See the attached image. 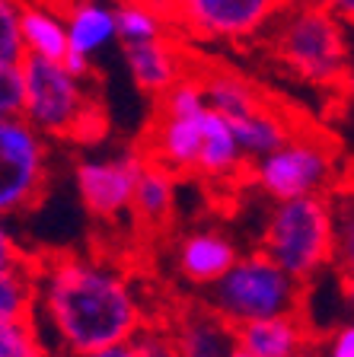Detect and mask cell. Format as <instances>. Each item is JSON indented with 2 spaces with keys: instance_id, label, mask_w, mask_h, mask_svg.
I'll use <instances>...</instances> for the list:
<instances>
[{
  "instance_id": "1",
  "label": "cell",
  "mask_w": 354,
  "mask_h": 357,
  "mask_svg": "<svg viewBox=\"0 0 354 357\" xmlns=\"http://www.w3.org/2000/svg\"><path fill=\"white\" fill-rule=\"evenodd\" d=\"M32 316L58 357H83L128 342L150 326L147 306L125 268L80 252L36 259Z\"/></svg>"
},
{
  "instance_id": "2",
  "label": "cell",
  "mask_w": 354,
  "mask_h": 357,
  "mask_svg": "<svg viewBox=\"0 0 354 357\" xmlns=\"http://www.w3.org/2000/svg\"><path fill=\"white\" fill-rule=\"evenodd\" d=\"M22 109L20 115L48 141H96L105 131V115L89 74H74L64 61L22 54Z\"/></svg>"
},
{
  "instance_id": "3",
  "label": "cell",
  "mask_w": 354,
  "mask_h": 357,
  "mask_svg": "<svg viewBox=\"0 0 354 357\" xmlns=\"http://www.w3.org/2000/svg\"><path fill=\"white\" fill-rule=\"evenodd\" d=\"M272 29V52L297 80L341 89L351 26L325 3H284Z\"/></svg>"
},
{
  "instance_id": "4",
  "label": "cell",
  "mask_w": 354,
  "mask_h": 357,
  "mask_svg": "<svg viewBox=\"0 0 354 357\" xmlns=\"http://www.w3.org/2000/svg\"><path fill=\"white\" fill-rule=\"evenodd\" d=\"M332 204L329 195L272 201L258 249L288 275L310 284L332 271Z\"/></svg>"
},
{
  "instance_id": "5",
  "label": "cell",
  "mask_w": 354,
  "mask_h": 357,
  "mask_svg": "<svg viewBox=\"0 0 354 357\" xmlns=\"http://www.w3.org/2000/svg\"><path fill=\"white\" fill-rule=\"evenodd\" d=\"M307 284L288 275L272 255L262 249L239 252L236 261L205 287V303L221 312L230 326H243L265 316L300 312Z\"/></svg>"
},
{
  "instance_id": "6",
  "label": "cell",
  "mask_w": 354,
  "mask_h": 357,
  "mask_svg": "<svg viewBox=\"0 0 354 357\" xmlns=\"http://www.w3.org/2000/svg\"><path fill=\"white\" fill-rule=\"evenodd\" d=\"M335 144L323 131L297 128L278 150L252 160L249 182L272 201L303 198V195H329L335 182Z\"/></svg>"
},
{
  "instance_id": "7",
  "label": "cell",
  "mask_w": 354,
  "mask_h": 357,
  "mask_svg": "<svg viewBox=\"0 0 354 357\" xmlns=\"http://www.w3.org/2000/svg\"><path fill=\"white\" fill-rule=\"evenodd\" d=\"M52 185L48 137L22 115L0 119V220L36 211Z\"/></svg>"
},
{
  "instance_id": "8",
  "label": "cell",
  "mask_w": 354,
  "mask_h": 357,
  "mask_svg": "<svg viewBox=\"0 0 354 357\" xmlns=\"http://www.w3.org/2000/svg\"><path fill=\"white\" fill-rule=\"evenodd\" d=\"M284 3L288 0H179L170 22L201 42H246L268 32Z\"/></svg>"
},
{
  "instance_id": "9",
  "label": "cell",
  "mask_w": 354,
  "mask_h": 357,
  "mask_svg": "<svg viewBox=\"0 0 354 357\" xmlns=\"http://www.w3.org/2000/svg\"><path fill=\"white\" fill-rule=\"evenodd\" d=\"M140 166H144L140 150L80 160L74 166V182L87 214L96 220H118V217L131 214V195Z\"/></svg>"
},
{
  "instance_id": "10",
  "label": "cell",
  "mask_w": 354,
  "mask_h": 357,
  "mask_svg": "<svg viewBox=\"0 0 354 357\" xmlns=\"http://www.w3.org/2000/svg\"><path fill=\"white\" fill-rule=\"evenodd\" d=\"M205 109L198 112H160L144 141V160L166 166L176 176H195L201 153V134H205Z\"/></svg>"
},
{
  "instance_id": "11",
  "label": "cell",
  "mask_w": 354,
  "mask_h": 357,
  "mask_svg": "<svg viewBox=\"0 0 354 357\" xmlns=\"http://www.w3.org/2000/svg\"><path fill=\"white\" fill-rule=\"evenodd\" d=\"M176 357H227L236 348V326L207 303H192L172 312L166 322Z\"/></svg>"
},
{
  "instance_id": "12",
  "label": "cell",
  "mask_w": 354,
  "mask_h": 357,
  "mask_svg": "<svg viewBox=\"0 0 354 357\" xmlns=\"http://www.w3.org/2000/svg\"><path fill=\"white\" fill-rule=\"evenodd\" d=\"M125 48V67L131 74L134 86L144 93V96L160 99L166 89L176 80H182L192 67L189 58L179 48V42L170 36L150 38V42H138V45H121Z\"/></svg>"
},
{
  "instance_id": "13",
  "label": "cell",
  "mask_w": 354,
  "mask_h": 357,
  "mask_svg": "<svg viewBox=\"0 0 354 357\" xmlns=\"http://www.w3.org/2000/svg\"><path fill=\"white\" fill-rule=\"evenodd\" d=\"M236 255H239V245L223 230L198 227V230H189L185 236H179L172 261H176V271L185 281L205 290L233 265Z\"/></svg>"
},
{
  "instance_id": "14",
  "label": "cell",
  "mask_w": 354,
  "mask_h": 357,
  "mask_svg": "<svg viewBox=\"0 0 354 357\" xmlns=\"http://www.w3.org/2000/svg\"><path fill=\"white\" fill-rule=\"evenodd\" d=\"M67 22V58L74 74H89V64L109 42H115V7L103 0H74L64 16Z\"/></svg>"
},
{
  "instance_id": "15",
  "label": "cell",
  "mask_w": 354,
  "mask_h": 357,
  "mask_svg": "<svg viewBox=\"0 0 354 357\" xmlns=\"http://www.w3.org/2000/svg\"><path fill=\"white\" fill-rule=\"evenodd\" d=\"M313 342L316 335L303 312H281L236 326V344L252 357H300Z\"/></svg>"
},
{
  "instance_id": "16",
  "label": "cell",
  "mask_w": 354,
  "mask_h": 357,
  "mask_svg": "<svg viewBox=\"0 0 354 357\" xmlns=\"http://www.w3.org/2000/svg\"><path fill=\"white\" fill-rule=\"evenodd\" d=\"M195 74L205 89L207 109H214L217 115H223L227 121H236L249 115L252 109L265 105V93L249 80V77L236 74L230 67H195Z\"/></svg>"
},
{
  "instance_id": "17",
  "label": "cell",
  "mask_w": 354,
  "mask_h": 357,
  "mask_svg": "<svg viewBox=\"0 0 354 357\" xmlns=\"http://www.w3.org/2000/svg\"><path fill=\"white\" fill-rule=\"evenodd\" d=\"M230 128H233L236 144L243 150L246 163H252L258 156L278 150L300 125H297V119L288 109H281V105H274V102H265V105H258V109H252L249 115H243V119L230 121Z\"/></svg>"
},
{
  "instance_id": "18",
  "label": "cell",
  "mask_w": 354,
  "mask_h": 357,
  "mask_svg": "<svg viewBox=\"0 0 354 357\" xmlns=\"http://www.w3.org/2000/svg\"><path fill=\"white\" fill-rule=\"evenodd\" d=\"M246 156L236 144V134L230 128V121L223 115H217L214 109L205 112V134H201V153L195 176L211 178V182H230L246 169Z\"/></svg>"
},
{
  "instance_id": "19",
  "label": "cell",
  "mask_w": 354,
  "mask_h": 357,
  "mask_svg": "<svg viewBox=\"0 0 354 357\" xmlns=\"http://www.w3.org/2000/svg\"><path fill=\"white\" fill-rule=\"evenodd\" d=\"M176 172L144 160L131 195V217L140 227H163L176 211Z\"/></svg>"
},
{
  "instance_id": "20",
  "label": "cell",
  "mask_w": 354,
  "mask_h": 357,
  "mask_svg": "<svg viewBox=\"0 0 354 357\" xmlns=\"http://www.w3.org/2000/svg\"><path fill=\"white\" fill-rule=\"evenodd\" d=\"M20 42L22 54L45 61L67 58V22L61 13L42 3H22L20 13Z\"/></svg>"
},
{
  "instance_id": "21",
  "label": "cell",
  "mask_w": 354,
  "mask_h": 357,
  "mask_svg": "<svg viewBox=\"0 0 354 357\" xmlns=\"http://www.w3.org/2000/svg\"><path fill=\"white\" fill-rule=\"evenodd\" d=\"M36 312V259L0 265V322L22 319Z\"/></svg>"
},
{
  "instance_id": "22",
  "label": "cell",
  "mask_w": 354,
  "mask_h": 357,
  "mask_svg": "<svg viewBox=\"0 0 354 357\" xmlns=\"http://www.w3.org/2000/svg\"><path fill=\"white\" fill-rule=\"evenodd\" d=\"M172 22L166 13L140 3V0H121L115 7V38L121 45H138L150 38L170 36Z\"/></svg>"
},
{
  "instance_id": "23",
  "label": "cell",
  "mask_w": 354,
  "mask_h": 357,
  "mask_svg": "<svg viewBox=\"0 0 354 357\" xmlns=\"http://www.w3.org/2000/svg\"><path fill=\"white\" fill-rule=\"evenodd\" d=\"M332 204V268L354 271V192L329 198Z\"/></svg>"
},
{
  "instance_id": "24",
  "label": "cell",
  "mask_w": 354,
  "mask_h": 357,
  "mask_svg": "<svg viewBox=\"0 0 354 357\" xmlns=\"http://www.w3.org/2000/svg\"><path fill=\"white\" fill-rule=\"evenodd\" d=\"M48 342L36 316L0 322V357H48Z\"/></svg>"
},
{
  "instance_id": "25",
  "label": "cell",
  "mask_w": 354,
  "mask_h": 357,
  "mask_svg": "<svg viewBox=\"0 0 354 357\" xmlns=\"http://www.w3.org/2000/svg\"><path fill=\"white\" fill-rule=\"evenodd\" d=\"M83 357H176V348H172V338L166 332V326H154L150 322L147 328L128 342L109 344V348L89 351Z\"/></svg>"
},
{
  "instance_id": "26",
  "label": "cell",
  "mask_w": 354,
  "mask_h": 357,
  "mask_svg": "<svg viewBox=\"0 0 354 357\" xmlns=\"http://www.w3.org/2000/svg\"><path fill=\"white\" fill-rule=\"evenodd\" d=\"M20 13L22 0H0V64H20L22 61Z\"/></svg>"
},
{
  "instance_id": "27",
  "label": "cell",
  "mask_w": 354,
  "mask_h": 357,
  "mask_svg": "<svg viewBox=\"0 0 354 357\" xmlns=\"http://www.w3.org/2000/svg\"><path fill=\"white\" fill-rule=\"evenodd\" d=\"M319 357H354V316L348 322L332 326L323 338L313 342Z\"/></svg>"
},
{
  "instance_id": "28",
  "label": "cell",
  "mask_w": 354,
  "mask_h": 357,
  "mask_svg": "<svg viewBox=\"0 0 354 357\" xmlns=\"http://www.w3.org/2000/svg\"><path fill=\"white\" fill-rule=\"evenodd\" d=\"M20 109H22L20 64H0V119L20 115Z\"/></svg>"
},
{
  "instance_id": "29",
  "label": "cell",
  "mask_w": 354,
  "mask_h": 357,
  "mask_svg": "<svg viewBox=\"0 0 354 357\" xmlns=\"http://www.w3.org/2000/svg\"><path fill=\"white\" fill-rule=\"evenodd\" d=\"M26 249H22V243L16 239V233L10 230L7 220H0V265H10V261H20L26 259Z\"/></svg>"
},
{
  "instance_id": "30",
  "label": "cell",
  "mask_w": 354,
  "mask_h": 357,
  "mask_svg": "<svg viewBox=\"0 0 354 357\" xmlns=\"http://www.w3.org/2000/svg\"><path fill=\"white\" fill-rule=\"evenodd\" d=\"M341 89L348 96H354V26H351V38H348V61H345V80H341Z\"/></svg>"
},
{
  "instance_id": "31",
  "label": "cell",
  "mask_w": 354,
  "mask_h": 357,
  "mask_svg": "<svg viewBox=\"0 0 354 357\" xmlns=\"http://www.w3.org/2000/svg\"><path fill=\"white\" fill-rule=\"evenodd\" d=\"M339 290H341V297H345L348 310H351V316H354V271H339Z\"/></svg>"
},
{
  "instance_id": "32",
  "label": "cell",
  "mask_w": 354,
  "mask_h": 357,
  "mask_svg": "<svg viewBox=\"0 0 354 357\" xmlns=\"http://www.w3.org/2000/svg\"><path fill=\"white\" fill-rule=\"evenodd\" d=\"M323 3L332 10V13H339L348 26H354V0H323Z\"/></svg>"
},
{
  "instance_id": "33",
  "label": "cell",
  "mask_w": 354,
  "mask_h": 357,
  "mask_svg": "<svg viewBox=\"0 0 354 357\" xmlns=\"http://www.w3.org/2000/svg\"><path fill=\"white\" fill-rule=\"evenodd\" d=\"M140 3H147V7H154V10H160V13H166V16H170L172 10H176V3H179V0H140Z\"/></svg>"
},
{
  "instance_id": "34",
  "label": "cell",
  "mask_w": 354,
  "mask_h": 357,
  "mask_svg": "<svg viewBox=\"0 0 354 357\" xmlns=\"http://www.w3.org/2000/svg\"><path fill=\"white\" fill-rule=\"evenodd\" d=\"M227 357H252V354H249V351H243V348H239V344H236V348H233V351H230V354H227Z\"/></svg>"
},
{
  "instance_id": "35",
  "label": "cell",
  "mask_w": 354,
  "mask_h": 357,
  "mask_svg": "<svg viewBox=\"0 0 354 357\" xmlns=\"http://www.w3.org/2000/svg\"><path fill=\"white\" fill-rule=\"evenodd\" d=\"M300 357H319V354H316V348H307V351H303Z\"/></svg>"
},
{
  "instance_id": "36",
  "label": "cell",
  "mask_w": 354,
  "mask_h": 357,
  "mask_svg": "<svg viewBox=\"0 0 354 357\" xmlns=\"http://www.w3.org/2000/svg\"><path fill=\"white\" fill-rule=\"evenodd\" d=\"M288 3H323V0H288Z\"/></svg>"
},
{
  "instance_id": "37",
  "label": "cell",
  "mask_w": 354,
  "mask_h": 357,
  "mask_svg": "<svg viewBox=\"0 0 354 357\" xmlns=\"http://www.w3.org/2000/svg\"><path fill=\"white\" fill-rule=\"evenodd\" d=\"M48 357H58V354H48Z\"/></svg>"
}]
</instances>
